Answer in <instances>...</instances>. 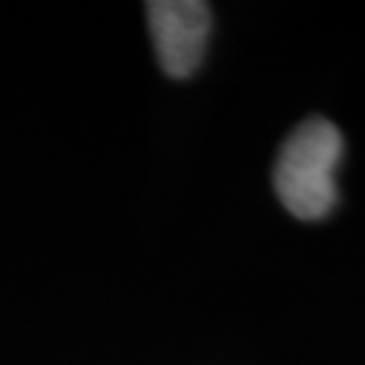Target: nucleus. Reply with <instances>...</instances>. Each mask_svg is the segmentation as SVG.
<instances>
[{
    "label": "nucleus",
    "mask_w": 365,
    "mask_h": 365,
    "mask_svg": "<svg viewBox=\"0 0 365 365\" xmlns=\"http://www.w3.org/2000/svg\"><path fill=\"white\" fill-rule=\"evenodd\" d=\"M344 155L339 128L325 117L303 119L279 149L274 190L298 220H322L336 206V168Z\"/></svg>",
    "instance_id": "f257e3e1"
},
{
    "label": "nucleus",
    "mask_w": 365,
    "mask_h": 365,
    "mask_svg": "<svg viewBox=\"0 0 365 365\" xmlns=\"http://www.w3.org/2000/svg\"><path fill=\"white\" fill-rule=\"evenodd\" d=\"M149 33L157 63L170 78L195 73L206 54L211 9L203 0H152L146 3Z\"/></svg>",
    "instance_id": "f03ea898"
}]
</instances>
